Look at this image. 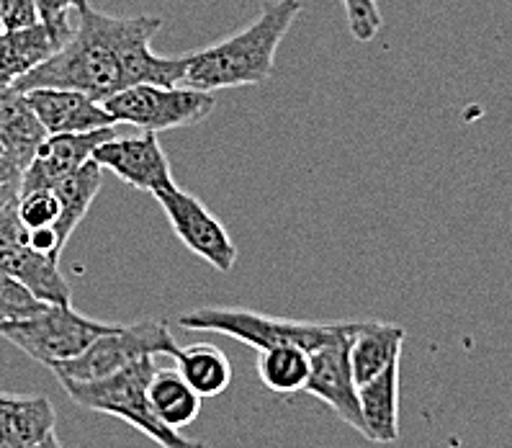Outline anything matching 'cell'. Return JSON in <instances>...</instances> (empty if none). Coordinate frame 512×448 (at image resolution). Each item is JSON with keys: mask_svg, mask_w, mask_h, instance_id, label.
Masks as SVG:
<instances>
[{"mask_svg": "<svg viewBox=\"0 0 512 448\" xmlns=\"http://www.w3.org/2000/svg\"><path fill=\"white\" fill-rule=\"evenodd\" d=\"M163 26L157 16H109L85 3L75 13L70 42L13 88H67L106 101L137 83L181 85L183 57H157L152 37Z\"/></svg>", "mask_w": 512, "mask_h": 448, "instance_id": "1", "label": "cell"}, {"mask_svg": "<svg viewBox=\"0 0 512 448\" xmlns=\"http://www.w3.org/2000/svg\"><path fill=\"white\" fill-rule=\"evenodd\" d=\"M404 327L394 322H361L350 338V369L356 384L371 382L402 358Z\"/></svg>", "mask_w": 512, "mask_h": 448, "instance_id": "16", "label": "cell"}, {"mask_svg": "<svg viewBox=\"0 0 512 448\" xmlns=\"http://www.w3.org/2000/svg\"><path fill=\"white\" fill-rule=\"evenodd\" d=\"M309 351L299 346H276L258 351V376L276 394L302 392L309 379Z\"/></svg>", "mask_w": 512, "mask_h": 448, "instance_id": "22", "label": "cell"}, {"mask_svg": "<svg viewBox=\"0 0 512 448\" xmlns=\"http://www.w3.org/2000/svg\"><path fill=\"white\" fill-rule=\"evenodd\" d=\"M147 397L157 418L175 430L186 428L199 418L204 402V397L183 379L178 369H157L147 387Z\"/></svg>", "mask_w": 512, "mask_h": 448, "instance_id": "19", "label": "cell"}, {"mask_svg": "<svg viewBox=\"0 0 512 448\" xmlns=\"http://www.w3.org/2000/svg\"><path fill=\"white\" fill-rule=\"evenodd\" d=\"M11 85H13V80L8 78L6 73H0V96H3V93H6L8 88H11Z\"/></svg>", "mask_w": 512, "mask_h": 448, "instance_id": "29", "label": "cell"}, {"mask_svg": "<svg viewBox=\"0 0 512 448\" xmlns=\"http://www.w3.org/2000/svg\"><path fill=\"white\" fill-rule=\"evenodd\" d=\"M42 307L44 302L31 297L29 291L19 281H13L6 271H0V322L21 320V317L34 315Z\"/></svg>", "mask_w": 512, "mask_h": 448, "instance_id": "24", "label": "cell"}, {"mask_svg": "<svg viewBox=\"0 0 512 448\" xmlns=\"http://www.w3.org/2000/svg\"><path fill=\"white\" fill-rule=\"evenodd\" d=\"M358 407L368 441H399V361L371 382L358 384Z\"/></svg>", "mask_w": 512, "mask_h": 448, "instance_id": "17", "label": "cell"}, {"mask_svg": "<svg viewBox=\"0 0 512 448\" xmlns=\"http://www.w3.org/2000/svg\"><path fill=\"white\" fill-rule=\"evenodd\" d=\"M73 31L75 26H49L44 21L8 29L0 37V73H6L16 83L60 52L70 42Z\"/></svg>", "mask_w": 512, "mask_h": 448, "instance_id": "14", "label": "cell"}, {"mask_svg": "<svg viewBox=\"0 0 512 448\" xmlns=\"http://www.w3.org/2000/svg\"><path fill=\"white\" fill-rule=\"evenodd\" d=\"M24 96L47 134L93 132L114 124L103 103L88 93L67 88H31Z\"/></svg>", "mask_w": 512, "mask_h": 448, "instance_id": "13", "label": "cell"}, {"mask_svg": "<svg viewBox=\"0 0 512 448\" xmlns=\"http://www.w3.org/2000/svg\"><path fill=\"white\" fill-rule=\"evenodd\" d=\"M181 353L165 320H142L134 325H116L109 333L98 335L80 356L52 366V374L62 382H96L111 374H119L142 358Z\"/></svg>", "mask_w": 512, "mask_h": 448, "instance_id": "5", "label": "cell"}, {"mask_svg": "<svg viewBox=\"0 0 512 448\" xmlns=\"http://www.w3.org/2000/svg\"><path fill=\"white\" fill-rule=\"evenodd\" d=\"M155 371V358H142L137 364L127 366L119 374L106 376V379L62 382V387H65V392L70 394V400L75 405L124 420L132 428H137L139 433H145L160 448H206L204 441L181 436V430L170 428V425L157 418L150 397H147V387H150V379Z\"/></svg>", "mask_w": 512, "mask_h": 448, "instance_id": "3", "label": "cell"}, {"mask_svg": "<svg viewBox=\"0 0 512 448\" xmlns=\"http://www.w3.org/2000/svg\"><path fill=\"white\" fill-rule=\"evenodd\" d=\"M101 103L114 124L160 134L168 129L193 127L209 119L217 106V98L214 93L188 88V85L137 83Z\"/></svg>", "mask_w": 512, "mask_h": 448, "instance_id": "6", "label": "cell"}, {"mask_svg": "<svg viewBox=\"0 0 512 448\" xmlns=\"http://www.w3.org/2000/svg\"><path fill=\"white\" fill-rule=\"evenodd\" d=\"M119 127L121 124H111V127L93 129V132L47 134V140L42 142L29 168L24 170L21 194L24 191H37V188H52L57 181L83 168L88 160H93V152H96L98 145L116 137Z\"/></svg>", "mask_w": 512, "mask_h": 448, "instance_id": "12", "label": "cell"}, {"mask_svg": "<svg viewBox=\"0 0 512 448\" xmlns=\"http://www.w3.org/2000/svg\"><path fill=\"white\" fill-rule=\"evenodd\" d=\"M155 201L163 206L175 237L193 255H199L201 261L209 263L211 268H217L219 273H229L235 268V243H232L229 232L224 230V224L206 209L204 201L178 188V183L173 188L157 191Z\"/></svg>", "mask_w": 512, "mask_h": 448, "instance_id": "8", "label": "cell"}, {"mask_svg": "<svg viewBox=\"0 0 512 448\" xmlns=\"http://www.w3.org/2000/svg\"><path fill=\"white\" fill-rule=\"evenodd\" d=\"M103 183V168L96 160H88L83 168H78L75 173H70L67 178L57 181L52 186V191L60 199V222H57V235H60L62 245H67V240L73 237V232L78 230V224L83 222L88 209H91L93 199L101 191Z\"/></svg>", "mask_w": 512, "mask_h": 448, "instance_id": "20", "label": "cell"}, {"mask_svg": "<svg viewBox=\"0 0 512 448\" xmlns=\"http://www.w3.org/2000/svg\"><path fill=\"white\" fill-rule=\"evenodd\" d=\"M44 140H47V129L31 111L24 93L11 85L0 96V158L26 170Z\"/></svg>", "mask_w": 512, "mask_h": 448, "instance_id": "15", "label": "cell"}, {"mask_svg": "<svg viewBox=\"0 0 512 448\" xmlns=\"http://www.w3.org/2000/svg\"><path fill=\"white\" fill-rule=\"evenodd\" d=\"M0 21H3L6 31L39 21L34 0H0Z\"/></svg>", "mask_w": 512, "mask_h": 448, "instance_id": "27", "label": "cell"}, {"mask_svg": "<svg viewBox=\"0 0 512 448\" xmlns=\"http://www.w3.org/2000/svg\"><path fill=\"white\" fill-rule=\"evenodd\" d=\"M175 361H178V371H181L183 379L204 400L219 397L232 384V364H229V358L217 346H211V343H193V346L181 348Z\"/></svg>", "mask_w": 512, "mask_h": 448, "instance_id": "21", "label": "cell"}, {"mask_svg": "<svg viewBox=\"0 0 512 448\" xmlns=\"http://www.w3.org/2000/svg\"><path fill=\"white\" fill-rule=\"evenodd\" d=\"M340 3L345 8V19H348V29L353 39L371 42L384 26L379 3L376 0H340Z\"/></svg>", "mask_w": 512, "mask_h": 448, "instance_id": "25", "label": "cell"}, {"mask_svg": "<svg viewBox=\"0 0 512 448\" xmlns=\"http://www.w3.org/2000/svg\"><path fill=\"white\" fill-rule=\"evenodd\" d=\"M11 448H62V443L57 441V433H49L47 438L37 443H24V446H11Z\"/></svg>", "mask_w": 512, "mask_h": 448, "instance_id": "28", "label": "cell"}, {"mask_svg": "<svg viewBox=\"0 0 512 448\" xmlns=\"http://www.w3.org/2000/svg\"><path fill=\"white\" fill-rule=\"evenodd\" d=\"M302 13V0H271L237 34L183 55L181 85L227 91L266 83L276 70V52Z\"/></svg>", "mask_w": 512, "mask_h": 448, "instance_id": "2", "label": "cell"}, {"mask_svg": "<svg viewBox=\"0 0 512 448\" xmlns=\"http://www.w3.org/2000/svg\"><path fill=\"white\" fill-rule=\"evenodd\" d=\"M60 199L52 188H37V191H24L16 206L21 224L26 230H42V227H55L60 222Z\"/></svg>", "mask_w": 512, "mask_h": 448, "instance_id": "23", "label": "cell"}, {"mask_svg": "<svg viewBox=\"0 0 512 448\" xmlns=\"http://www.w3.org/2000/svg\"><path fill=\"white\" fill-rule=\"evenodd\" d=\"M358 325H361V322H358ZM356 330H353V333H356ZM353 333L309 353L312 369H309V379L307 384H304V392H309L312 397L325 402L345 425L356 428L361 436H366L361 407H358V384L356 379H353V369H350L348 348Z\"/></svg>", "mask_w": 512, "mask_h": 448, "instance_id": "11", "label": "cell"}, {"mask_svg": "<svg viewBox=\"0 0 512 448\" xmlns=\"http://www.w3.org/2000/svg\"><path fill=\"white\" fill-rule=\"evenodd\" d=\"M93 160L103 170H111L127 186L152 196L175 186L173 168L155 132H142L137 137H111L96 147Z\"/></svg>", "mask_w": 512, "mask_h": 448, "instance_id": "10", "label": "cell"}, {"mask_svg": "<svg viewBox=\"0 0 512 448\" xmlns=\"http://www.w3.org/2000/svg\"><path fill=\"white\" fill-rule=\"evenodd\" d=\"M0 271L19 281L31 297L44 304H70L73 289L60 271V261L29 245V232L19 214L0 217Z\"/></svg>", "mask_w": 512, "mask_h": 448, "instance_id": "9", "label": "cell"}, {"mask_svg": "<svg viewBox=\"0 0 512 448\" xmlns=\"http://www.w3.org/2000/svg\"><path fill=\"white\" fill-rule=\"evenodd\" d=\"M88 0H34L39 21L49 26H75L73 13L83 8Z\"/></svg>", "mask_w": 512, "mask_h": 448, "instance_id": "26", "label": "cell"}, {"mask_svg": "<svg viewBox=\"0 0 512 448\" xmlns=\"http://www.w3.org/2000/svg\"><path fill=\"white\" fill-rule=\"evenodd\" d=\"M114 327L111 322L80 315L73 304H44L34 315L0 322V335L29 358L52 369L55 364L80 356L98 335Z\"/></svg>", "mask_w": 512, "mask_h": 448, "instance_id": "7", "label": "cell"}, {"mask_svg": "<svg viewBox=\"0 0 512 448\" xmlns=\"http://www.w3.org/2000/svg\"><path fill=\"white\" fill-rule=\"evenodd\" d=\"M178 325L193 333H219L258 351L276 346H299L304 351L335 343L358 327V322H307L271 317L240 307H204L178 317Z\"/></svg>", "mask_w": 512, "mask_h": 448, "instance_id": "4", "label": "cell"}, {"mask_svg": "<svg viewBox=\"0 0 512 448\" xmlns=\"http://www.w3.org/2000/svg\"><path fill=\"white\" fill-rule=\"evenodd\" d=\"M57 412L52 402L39 397L0 394V448L37 443L55 433Z\"/></svg>", "mask_w": 512, "mask_h": 448, "instance_id": "18", "label": "cell"}]
</instances>
